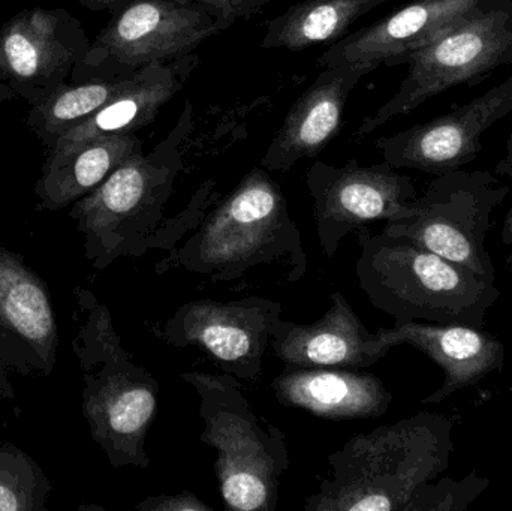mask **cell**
<instances>
[{
	"instance_id": "obj_28",
	"label": "cell",
	"mask_w": 512,
	"mask_h": 511,
	"mask_svg": "<svg viewBox=\"0 0 512 511\" xmlns=\"http://www.w3.org/2000/svg\"><path fill=\"white\" fill-rule=\"evenodd\" d=\"M71 2L78 3L90 11H102V9L116 8V6L125 5L131 0H71Z\"/></svg>"
},
{
	"instance_id": "obj_9",
	"label": "cell",
	"mask_w": 512,
	"mask_h": 511,
	"mask_svg": "<svg viewBox=\"0 0 512 511\" xmlns=\"http://www.w3.org/2000/svg\"><path fill=\"white\" fill-rule=\"evenodd\" d=\"M221 32L216 18L200 6L131 0L90 42L71 83L125 77L152 63L188 56Z\"/></svg>"
},
{
	"instance_id": "obj_19",
	"label": "cell",
	"mask_w": 512,
	"mask_h": 511,
	"mask_svg": "<svg viewBox=\"0 0 512 511\" xmlns=\"http://www.w3.org/2000/svg\"><path fill=\"white\" fill-rule=\"evenodd\" d=\"M271 390L283 407L327 420L375 419L394 399L378 377L355 369L285 368Z\"/></svg>"
},
{
	"instance_id": "obj_25",
	"label": "cell",
	"mask_w": 512,
	"mask_h": 511,
	"mask_svg": "<svg viewBox=\"0 0 512 511\" xmlns=\"http://www.w3.org/2000/svg\"><path fill=\"white\" fill-rule=\"evenodd\" d=\"M490 480L472 471L462 479L442 477L415 491L406 511H465L489 489Z\"/></svg>"
},
{
	"instance_id": "obj_31",
	"label": "cell",
	"mask_w": 512,
	"mask_h": 511,
	"mask_svg": "<svg viewBox=\"0 0 512 511\" xmlns=\"http://www.w3.org/2000/svg\"><path fill=\"white\" fill-rule=\"evenodd\" d=\"M15 96L17 95H15L14 90H12L8 84L0 80V102L12 101Z\"/></svg>"
},
{
	"instance_id": "obj_5",
	"label": "cell",
	"mask_w": 512,
	"mask_h": 511,
	"mask_svg": "<svg viewBox=\"0 0 512 511\" xmlns=\"http://www.w3.org/2000/svg\"><path fill=\"white\" fill-rule=\"evenodd\" d=\"M360 258L355 273L361 290L396 324H466L483 327L501 296L495 282L439 257L402 237L355 231Z\"/></svg>"
},
{
	"instance_id": "obj_16",
	"label": "cell",
	"mask_w": 512,
	"mask_h": 511,
	"mask_svg": "<svg viewBox=\"0 0 512 511\" xmlns=\"http://www.w3.org/2000/svg\"><path fill=\"white\" fill-rule=\"evenodd\" d=\"M370 72V66L358 63L325 66L286 114L262 156L261 167L286 173L303 159L318 156L339 134L349 95Z\"/></svg>"
},
{
	"instance_id": "obj_3",
	"label": "cell",
	"mask_w": 512,
	"mask_h": 511,
	"mask_svg": "<svg viewBox=\"0 0 512 511\" xmlns=\"http://www.w3.org/2000/svg\"><path fill=\"white\" fill-rule=\"evenodd\" d=\"M454 422L421 413L358 434L328 456L330 474L306 511H406L415 491L450 467Z\"/></svg>"
},
{
	"instance_id": "obj_17",
	"label": "cell",
	"mask_w": 512,
	"mask_h": 511,
	"mask_svg": "<svg viewBox=\"0 0 512 511\" xmlns=\"http://www.w3.org/2000/svg\"><path fill=\"white\" fill-rule=\"evenodd\" d=\"M330 308L312 324L280 318L271 335L270 350L285 368L361 369L384 359L379 344L342 293L330 297Z\"/></svg>"
},
{
	"instance_id": "obj_27",
	"label": "cell",
	"mask_w": 512,
	"mask_h": 511,
	"mask_svg": "<svg viewBox=\"0 0 512 511\" xmlns=\"http://www.w3.org/2000/svg\"><path fill=\"white\" fill-rule=\"evenodd\" d=\"M138 511H213V507L192 494L191 491H182L176 495H159L141 501L135 507Z\"/></svg>"
},
{
	"instance_id": "obj_6",
	"label": "cell",
	"mask_w": 512,
	"mask_h": 511,
	"mask_svg": "<svg viewBox=\"0 0 512 511\" xmlns=\"http://www.w3.org/2000/svg\"><path fill=\"white\" fill-rule=\"evenodd\" d=\"M180 377L200 396V441L218 453L215 471L225 506L276 510L280 483L291 465L285 434L277 426L262 428L233 375L185 372Z\"/></svg>"
},
{
	"instance_id": "obj_20",
	"label": "cell",
	"mask_w": 512,
	"mask_h": 511,
	"mask_svg": "<svg viewBox=\"0 0 512 511\" xmlns=\"http://www.w3.org/2000/svg\"><path fill=\"white\" fill-rule=\"evenodd\" d=\"M197 65V54L191 53L140 69L125 90L63 135L48 152L80 146L104 135L135 134L150 125L161 108L183 89Z\"/></svg>"
},
{
	"instance_id": "obj_8",
	"label": "cell",
	"mask_w": 512,
	"mask_h": 511,
	"mask_svg": "<svg viewBox=\"0 0 512 511\" xmlns=\"http://www.w3.org/2000/svg\"><path fill=\"white\" fill-rule=\"evenodd\" d=\"M487 170L450 171L436 176L412 203L408 218L385 222L382 233L402 237L439 257L495 282V266L486 249L495 210L510 195Z\"/></svg>"
},
{
	"instance_id": "obj_12",
	"label": "cell",
	"mask_w": 512,
	"mask_h": 511,
	"mask_svg": "<svg viewBox=\"0 0 512 511\" xmlns=\"http://www.w3.org/2000/svg\"><path fill=\"white\" fill-rule=\"evenodd\" d=\"M90 42L66 9H24L0 27V80L27 104H38L69 83Z\"/></svg>"
},
{
	"instance_id": "obj_30",
	"label": "cell",
	"mask_w": 512,
	"mask_h": 511,
	"mask_svg": "<svg viewBox=\"0 0 512 511\" xmlns=\"http://www.w3.org/2000/svg\"><path fill=\"white\" fill-rule=\"evenodd\" d=\"M502 243L510 249L507 257V263L512 264V204L505 216L504 228H502Z\"/></svg>"
},
{
	"instance_id": "obj_22",
	"label": "cell",
	"mask_w": 512,
	"mask_h": 511,
	"mask_svg": "<svg viewBox=\"0 0 512 511\" xmlns=\"http://www.w3.org/2000/svg\"><path fill=\"white\" fill-rule=\"evenodd\" d=\"M393 0H303L267 21L265 50L303 51L337 42L372 9Z\"/></svg>"
},
{
	"instance_id": "obj_1",
	"label": "cell",
	"mask_w": 512,
	"mask_h": 511,
	"mask_svg": "<svg viewBox=\"0 0 512 511\" xmlns=\"http://www.w3.org/2000/svg\"><path fill=\"white\" fill-rule=\"evenodd\" d=\"M194 129L192 105L186 102L173 131L149 155L138 150L98 188L75 201L69 218L84 239V255L96 270L119 258H141L153 251H171L203 221L218 201V183H201L188 206L167 218L180 171L185 168L183 144Z\"/></svg>"
},
{
	"instance_id": "obj_18",
	"label": "cell",
	"mask_w": 512,
	"mask_h": 511,
	"mask_svg": "<svg viewBox=\"0 0 512 511\" xmlns=\"http://www.w3.org/2000/svg\"><path fill=\"white\" fill-rule=\"evenodd\" d=\"M376 333L385 350L411 345L444 371L441 389L424 398L423 404H441L459 390L477 386L504 368L505 345L481 327L414 321L394 324L393 329H379Z\"/></svg>"
},
{
	"instance_id": "obj_14",
	"label": "cell",
	"mask_w": 512,
	"mask_h": 511,
	"mask_svg": "<svg viewBox=\"0 0 512 511\" xmlns=\"http://www.w3.org/2000/svg\"><path fill=\"white\" fill-rule=\"evenodd\" d=\"M59 329L48 285L24 258L0 248V366L50 375Z\"/></svg>"
},
{
	"instance_id": "obj_26",
	"label": "cell",
	"mask_w": 512,
	"mask_h": 511,
	"mask_svg": "<svg viewBox=\"0 0 512 511\" xmlns=\"http://www.w3.org/2000/svg\"><path fill=\"white\" fill-rule=\"evenodd\" d=\"M183 5H197L206 9L227 30L239 20H248L261 12L267 0H176Z\"/></svg>"
},
{
	"instance_id": "obj_13",
	"label": "cell",
	"mask_w": 512,
	"mask_h": 511,
	"mask_svg": "<svg viewBox=\"0 0 512 511\" xmlns=\"http://www.w3.org/2000/svg\"><path fill=\"white\" fill-rule=\"evenodd\" d=\"M512 113V74L450 113L376 140L382 158L396 170L441 176L474 162L487 132Z\"/></svg>"
},
{
	"instance_id": "obj_11",
	"label": "cell",
	"mask_w": 512,
	"mask_h": 511,
	"mask_svg": "<svg viewBox=\"0 0 512 511\" xmlns=\"http://www.w3.org/2000/svg\"><path fill=\"white\" fill-rule=\"evenodd\" d=\"M280 315L282 305L267 297L249 296L233 302L192 300L153 333L171 347L200 348L224 374L256 381Z\"/></svg>"
},
{
	"instance_id": "obj_21",
	"label": "cell",
	"mask_w": 512,
	"mask_h": 511,
	"mask_svg": "<svg viewBox=\"0 0 512 511\" xmlns=\"http://www.w3.org/2000/svg\"><path fill=\"white\" fill-rule=\"evenodd\" d=\"M138 150H143V141L137 135L114 134L48 152L35 185L36 210L57 212L72 206Z\"/></svg>"
},
{
	"instance_id": "obj_15",
	"label": "cell",
	"mask_w": 512,
	"mask_h": 511,
	"mask_svg": "<svg viewBox=\"0 0 512 511\" xmlns=\"http://www.w3.org/2000/svg\"><path fill=\"white\" fill-rule=\"evenodd\" d=\"M492 0H412L393 14L339 39L319 57V66H397L412 51L441 38Z\"/></svg>"
},
{
	"instance_id": "obj_24",
	"label": "cell",
	"mask_w": 512,
	"mask_h": 511,
	"mask_svg": "<svg viewBox=\"0 0 512 511\" xmlns=\"http://www.w3.org/2000/svg\"><path fill=\"white\" fill-rule=\"evenodd\" d=\"M51 483L39 465L12 444L0 447V511H47Z\"/></svg>"
},
{
	"instance_id": "obj_4",
	"label": "cell",
	"mask_w": 512,
	"mask_h": 511,
	"mask_svg": "<svg viewBox=\"0 0 512 511\" xmlns=\"http://www.w3.org/2000/svg\"><path fill=\"white\" fill-rule=\"evenodd\" d=\"M78 330L72 348L83 371V416L93 441L114 468L150 467L146 440L161 384L122 347L110 311L90 291L75 288Z\"/></svg>"
},
{
	"instance_id": "obj_10",
	"label": "cell",
	"mask_w": 512,
	"mask_h": 511,
	"mask_svg": "<svg viewBox=\"0 0 512 511\" xmlns=\"http://www.w3.org/2000/svg\"><path fill=\"white\" fill-rule=\"evenodd\" d=\"M313 219L325 257L333 258L348 234L376 221L412 215L418 197L414 180L387 162L363 167L355 159L342 167L316 161L306 173Z\"/></svg>"
},
{
	"instance_id": "obj_23",
	"label": "cell",
	"mask_w": 512,
	"mask_h": 511,
	"mask_svg": "<svg viewBox=\"0 0 512 511\" xmlns=\"http://www.w3.org/2000/svg\"><path fill=\"white\" fill-rule=\"evenodd\" d=\"M135 74L137 72L110 80L65 84L38 104L30 105L27 126L45 149L51 150L63 135L125 90L134 81Z\"/></svg>"
},
{
	"instance_id": "obj_7",
	"label": "cell",
	"mask_w": 512,
	"mask_h": 511,
	"mask_svg": "<svg viewBox=\"0 0 512 511\" xmlns=\"http://www.w3.org/2000/svg\"><path fill=\"white\" fill-rule=\"evenodd\" d=\"M408 74L397 92L366 117L357 137L372 134L435 96L471 84L512 63V0H492L450 32L412 51L400 62Z\"/></svg>"
},
{
	"instance_id": "obj_32",
	"label": "cell",
	"mask_w": 512,
	"mask_h": 511,
	"mask_svg": "<svg viewBox=\"0 0 512 511\" xmlns=\"http://www.w3.org/2000/svg\"><path fill=\"white\" fill-rule=\"evenodd\" d=\"M0 3H2V0H0Z\"/></svg>"
},
{
	"instance_id": "obj_2",
	"label": "cell",
	"mask_w": 512,
	"mask_h": 511,
	"mask_svg": "<svg viewBox=\"0 0 512 511\" xmlns=\"http://www.w3.org/2000/svg\"><path fill=\"white\" fill-rule=\"evenodd\" d=\"M262 266L280 269L289 284L307 272L303 239L285 195L259 165L210 207L191 236L156 264L155 272L183 269L227 284Z\"/></svg>"
},
{
	"instance_id": "obj_29",
	"label": "cell",
	"mask_w": 512,
	"mask_h": 511,
	"mask_svg": "<svg viewBox=\"0 0 512 511\" xmlns=\"http://www.w3.org/2000/svg\"><path fill=\"white\" fill-rule=\"evenodd\" d=\"M496 174L498 176L512 177V129L510 135H508L504 158L496 165Z\"/></svg>"
}]
</instances>
